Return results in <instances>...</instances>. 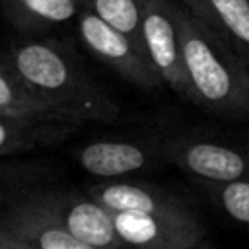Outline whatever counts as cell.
I'll list each match as a JSON object with an SVG mask.
<instances>
[{
	"label": "cell",
	"instance_id": "4fadbf2b",
	"mask_svg": "<svg viewBox=\"0 0 249 249\" xmlns=\"http://www.w3.org/2000/svg\"><path fill=\"white\" fill-rule=\"evenodd\" d=\"M0 111L8 115H27V117L68 121L62 115H58L45 99H41L14 72V68L2 56H0Z\"/></svg>",
	"mask_w": 249,
	"mask_h": 249
},
{
	"label": "cell",
	"instance_id": "3957f363",
	"mask_svg": "<svg viewBox=\"0 0 249 249\" xmlns=\"http://www.w3.org/2000/svg\"><path fill=\"white\" fill-rule=\"evenodd\" d=\"M165 163L195 179L235 181L249 177V146L204 132L161 134Z\"/></svg>",
	"mask_w": 249,
	"mask_h": 249
},
{
	"label": "cell",
	"instance_id": "6da1fadb",
	"mask_svg": "<svg viewBox=\"0 0 249 249\" xmlns=\"http://www.w3.org/2000/svg\"><path fill=\"white\" fill-rule=\"evenodd\" d=\"M0 56L64 119L78 124L119 119L121 105L93 78L68 43L27 35L0 49Z\"/></svg>",
	"mask_w": 249,
	"mask_h": 249
},
{
	"label": "cell",
	"instance_id": "9a60e30c",
	"mask_svg": "<svg viewBox=\"0 0 249 249\" xmlns=\"http://www.w3.org/2000/svg\"><path fill=\"white\" fill-rule=\"evenodd\" d=\"M86 6L109 25L142 43L144 0H86Z\"/></svg>",
	"mask_w": 249,
	"mask_h": 249
},
{
	"label": "cell",
	"instance_id": "7c38bea8",
	"mask_svg": "<svg viewBox=\"0 0 249 249\" xmlns=\"http://www.w3.org/2000/svg\"><path fill=\"white\" fill-rule=\"evenodd\" d=\"M0 6L21 33L37 35L76 19L86 0H0Z\"/></svg>",
	"mask_w": 249,
	"mask_h": 249
},
{
	"label": "cell",
	"instance_id": "52a82bcc",
	"mask_svg": "<svg viewBox=\"0 0 249 249\" xmlns=\"http://www.w3.org/2000/svg\"><path fill=\"white\" fill-rule=\"evenodd\" d=\"M113 220L124 245L144 249H202L210 245L208 230L195 210L177 214L113 212Z\"/></svg>",
	"mask_w": 249,
	"mask_h": 249
},
{
	"label": "cell",
	"instance_id": "5bb4252c",
	"mask_svg": "<svg viewBox=\"0 0 249 249\" xmlns=\"http://www.w3.org/2000/svg\"><path fill=\"white\" fill-rule=\"evenodd\" d=\"M193 183L222 214L249 231V177L235 181H206L193 177Z\"/></svg>",
	"mask_w": 249,
	"mask_h": 249
},
{
	"label": "cell",
	"instance_id": "277c9868",
	"mask_svg": "<svg viewBox=\"0 0 249 249\" xmlns=\"http://www.w3.org/2000/svg\"><path fill=\"white\" fill-rule=\"evenodd\" d=\"M76 31L84 47L121 80L140 89H154L163 84L144 45L103 21L88 6H84L76 18Z\"/></svg>",
	"mask_w": 249,
	"mask_h": 249
},
{
	"label": "cell",
	"instance_id": "8992f818",
	"mask_svg": "<svg viewBox=\"0 0 249 249\" xmlns=\"http://www.w3.org/2000/svg\"><path fill=\"white\" fill-rule=\"evenodd\" d=\"M142 45L161 82L179 97L191 101V86L185 72L177 2L175 0H144L142 12Z\"/></svg>",
	"mask_w": 249,
	"mask_h": 249
},
{
	"label": "cell",
	"instance_id": "5b68a950",
	"mask_svg": "<svg viewBox=\"0 0 249 249\" xmlns=\"http://www.w3.org/2000/svg\"><path fill=\"white\" fill-rule=\"evenodd\" d=\"M35 198L45 210L86 249L123 247V239L117 233L113 212L95 200L88 191H56V189H33Z\"/></svg>",
	"mask_w": 249,
	"mask_h": 249
},
{
	"label": "cell",
	"instance_id": "8fae6325",
	"mask_svg": "<svg viewBox=\"0 0 249 249\" xmlns=\"http://www.w3.org/2000/svg\"><path fill=\"white\" fill-rule=\"evenodd\" d=\"M179 4L226 37L249 64V0H179Z\"/></svg>",
	"mask_w": 249,
	"mask_h": 249
},
{
	"label": "cell",
	"instance_id": "30bf717a",
	"mask_svg": "<svg viewBox=\"0 0 249 249\" xmlns=\"http://www.w3.org/2000/svg\"><path fill=\"white\" fill-rule=\"evenodd\" d=\"M80 124L60 119L0 115V156H12L66 140Z\"/></svg>",
	"mask_w": 249,
	"mask_h": 249
},
{
	"label": "cell",
	"instance_id": "ba28073f",
	"mask_svg": "<svg viewBox=\"0 0 249 249\" xmlns=\"http://www.w3.org/2000/svg\"><path fill=\"white\" fill-rule=\"evenodd\" d=\"M76 160L89 175L99 179L126 177L165 163L161 134L91 140L78 148Z\"/></svg>",
	"mask_w": 249,
	"mask_h": 249
},
{
	"label": "cell",
	"instance_id": "2e32d148",
	"mask_svg": "<svg viewBox=\"0 0 249 249\" xmlns=\"http://www.w3.org/2000/svg\"><path fill=\"white\" fill-rule=\"evenodd\" d=\"M2 189H4V187H2V183H0V191H2Z\"/></svg>",
	"mask_w": 249,
	"mask_h": 249
},
{
	"label": "cell",
	"instance_id": "9c48e42d",
	"mask_svg": "<svg viewBox=\"0 0 249 249\" xmlns=\"http://www.w3.org/2000/svg\"><path fill=\"white\" fill-rule=\"evenodd\" d=\"M111 212H144V214H177L191 212L193 206L181 195L148 181L103 179L86 189Z\"/></svg>",
	"mask_w": 249,
	"mask_h": 249
},
{
	"label": "cell",
	"instance_id": "7a4b0ae2",
	"mask_svg": "<svg viewBox=\"0 0 249 249\" xmlns=\"http://www.w3.org/2000/svg\"><path fill=\"white\" fill-rule=\"evenodd\" d=\"M177 23L191 103L230 121H249V64L210 25L177 2Z\"/></svg>",
	"mask_w": 249,
	"mask_h": 249
}]
</instances>
